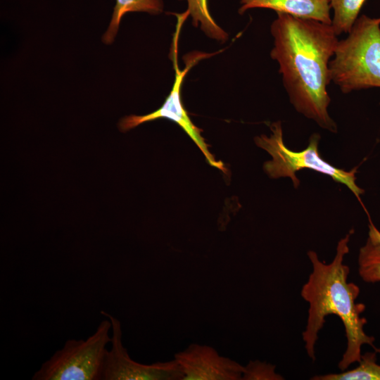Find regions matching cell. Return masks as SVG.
<instances>
[{
    "label": "cell",
    "mask_w": 380,
    "mask_h": 380,
    "mask_svg": "<svg viewBox=\"0 0 380 380\" xmlns=\"http://www.w3.org/2000/svg\"><path fill=\"white\" fill-rule=\"evenodd\" d=\"M270 32L274 39L270 56L279 64L291 105L322 129L336 133L337 125L328 112L327 91L329 63L339 41L333 26L277 13Z\"/></svg>",
    "instance_id": "1"
},
{
    "label": "cell",
    "mask_w": 380,
    "mask_h": 380,
    "mask_svg": "<svg viewBox=\"0 0 380 380\" xmlns=\"http://www.w3.org/2000/svg\"><path fill=\"white\" fill-rule=\"evenodd\" d=\"M353 233L352 229L338 241L335 257L329 263L320 260L315 251L308 252L312 271L300 291L302 298L309 304L303 340L307 354L312 361L316 359L315 345L326 317L335 315L343 324L347 347L338 365L341 372L360 361L364 345L371 346L380 353L374 346V337L367 335L364 330L367 319L361 314L366 307L363 303H356L360 288L355 283L348 281L350 268L343 261L349 252L348 244Z\"/></svg>",
    "instance_id": "2"
},
{
    "label": "cell",
    "mask_w": 380,
    "mask_h": 380,
    "mask_svg": "<svg viewBox=\"0 0 380 380\" xmlns=\"http://www.w3.org/2000/svg\"><path fill=\"white\" fill-rule=\"evenodd\" d=\"M331 82L343 94L380 88V18H357L329 63Z\"/></svg>",
    "instance_id": "3"
},
{
    "label": "cell",
    "mask_w": 380,
    "mask_h": 380,
    "mask_svg": "<svg viewBox=\"0 0 380 380\" xmlns=\"http://www.w3.org/2000/svg\"><path fill=\"white\" fill-rule=\"evenodd\" d=\"M272 134L270 137L261 134L255 138L258 147L268 152L272 159L263 165V169L272 179L289 177L295 189L300 185L296 173L302 169H310L330 177L334 182L348 187L362 205L360 196L363 189L356 184L357 167L350 171L336 167L324 160L319 151L320 135L312 134L308 146L300 151L289 149L284 143L281 122H275L270 125Z\"/></svg>",
    "instance_id": "4"
},
{
    "label": "cell",
    "mask_w": 380,
    "mask_h": 380,
    "mask_svg": "<svg viewBox=\"0 0 380 380\" xmlns=\"http://www.w3.org/2000/svg\"><path fill=\"white\" fill-rule=\"evenodd\" d=\"M111 322L102 320L87 339H69L41 365L33 380H100L103 378Z\"/></svg>",
    "instance_id": "5"
},
{
    "label": "cell",
    "mask_w": 380,
    "mask_h": 380,
    "mask_svg": "<svg viewBox=\"0 0 380 380\" xmlns=\"http://www.w3.org/2000/svg\"><path fill=\"white\" fill-rule=\"evenodd\" d=\"M176 16L177 18L176 30L173 35L170 54V58L173 61L175 74L173 86L169 95L161 107L156 110L144 115H131L126 116L120 120L118 127L120 131L125 132L146 122L159 118L169 119L177 124L192 139L204 155L209 165L225 172L226 169L224 164L220 160H216L213 155L209 151L208 146L201 135L202 130L192 122L181 99L182 84L186 73L199 61L210 57L213 54L201 52L190 53L184 58L185 68L183 70L179 69L177 61L178 41L181 28L187 16L183 13L176 14Z\"/></svg>",
    "instance_id": "6"
},
{
    "label": "cell",
    "mask_w": 380,
    "mask_h": 380,
    "mask_svg": "<svg viewBox=\"0 0 380 380\" xmlns=\"http://www.w3.org/2000/svg\"><path fill=\"white\" fill-rule=\"evenodd\" d=\"M101 313L110 320L112 325L111 346L107 352L102 379L182 380V370L175 359L151 365L132 360L122 343L120 321L105 311Z\"/></svg>",
    "instance_id": "7"
},
{
    "label": "cell",
    "mask_w": 380,
    "mask_h": 380,
    "mask_svg": "<svg viewBox=\"0 0 380 380\" xmlns=\"http://www.w3.org/2000/svg\"><path fill=\"white\" fill-rule=\"evenodd\" d=\"M174 359L182 370V380H242L244 366L209 346L192 343Z\"/></svg>",
    "instance_id": "8"
},
{
    "label": "cell",
    "mask_w": 380,
    "mask_h": 380,
    "mask_svg": "<svg viewBox=\"0 0 380 380\" xmlns=\"http://www.w3.org/2000/svg\"><path fill=\"white\" fill-rule=\"evenodd\" d=\"M240 15L252 8H268L331 24L329 0H240Z\"/></svg>",
    "instance_id": "9"
},
{
    "label": "cell",
    "mask_w": 380,
    "mask_h": 380,
    "mask_svg": "<svg viewBox=\"0 0 380 380\" xmlns=\"http://www.w3.org/2000/svg\"><path fill=\"white\" fill-rule=\"evenodd\" d=\"M368 236L360 248L358 273L367 283L380 282V231L369 219Z\"/></svg>",
    "instance_id": "10"
},
{
    "label": "cell",
    "mask_w": 380,
    "mask_h": 380,
    "mask_svg": "<svg viewBox=\"0 0 380 380\" xmlns=\"http://www.w3.org/2000/svg\"><path fill=\"white\" fill-rule=\"evenodd\" d=\"M163 11L162 0H116V4L109 27L103 34V41L111 44L118 30L122 18L129 12H146L157 15Z\"/></svg>",
    "instance_id": "11"
},
{
    "label": "cell",
    "mask_w": 380,
    "mask_h": 380,
    "mask_svg": "<svg viewBox=\"0 0 380 380\" xmlns=\"http://www.w3.org/2000/svg\"><path fill=\"white\" fill-rule=\"evenodd\" d=\"M359 365L340 373L315 376L312 380H380V365L376 362V353L362 355Z\"/></svg>",
    "instance_id": "12"
},
{
    "label": "cell",
    "mask_w": 380,
    "mask_h": 380,
    "mask_svg": "<svg viewBox=\"0 0 380 380\" xmlns=\"http://www.w3.org/2000/svg\"><path fill=\"white\" fill-rule=\"evenodd\" d=\"M186 1L188 4L186 11L195 27L199 26L210 38L220 42L227 40L228 34L216 23L209 11L208 0Z\"/></svg>",
    "instance_id": "13"
},
{
    "label": "cell",
    "mask_w": 380,
    "mask_h": 380,
    "mask_svg": "<svg viewBox=\"0 0 380 380\" xmlns=\"http://www.w3.org/2000/svg\"><path fill=\"white\" fill-rule=\"evenodd\" d=\"M366 0H329L333 11L331 25L336 34H348Z\"/></svg>",
    "instance_id": "14"
},
{
    "label": "cell",
    "mask_w": 380,
    "mask_h": 380,
    "mask_svg": "<svg viewBox=\"0 0 380 380\" xmlns=\"http://www.w3.org/2000/svg\"><path fill=\"white\" fill-rule=\"evenodd\" d=\"M276 367L259 360L250 361L244 366L242 380H281L284 378L275 372Z\"/></svg>",
    "instance_id": "15"
}]
</instances>
